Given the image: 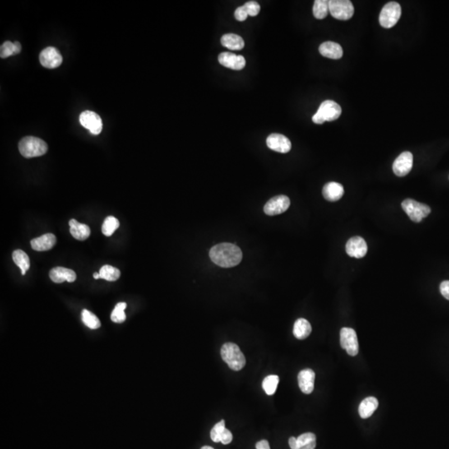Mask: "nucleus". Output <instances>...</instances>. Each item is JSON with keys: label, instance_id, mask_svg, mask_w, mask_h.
<instances>
[{"label": "nucleus", "instance_id": "nucleus-27", "mask_svg": "<svg viewBox=\"0 0 449 449\" xmlns=\"http://www.w3.org/2000/svg\"><path fill=\"white\" fill-rule=\"evenodd\" d=\"M330 12V1L328 0H316L313 7L314 16L317 19H323L327 17Z\"/></svg>", "mask_w": 449, "mask_h": 449}, {"label": "nucleus", "instance_id": "nucleus-17", "mask_svg": "<svg viewBox=\"0 0 449 449\" xmlns=\"http://www.w3.org/2000/svg\"><path fill=\"white\" fill-rule=\"evenodd\" d=\"M49 277L52 281L57 284L62 282H73L76 280V273L72 270L64 267H55L52 269L49 272Z\"/></svg>", "mask_w": 449, "mask_h": 449}, {"label": "nucleus", "instance_id": "nucleus-35", "mask_svg": "<svg viewBox=\"0 0 449 449\" xmlns=\"http://www.w3.org/2000/svg\"><path fill=\"white\" fill-rule=\"evenodd\" d=\"M244 7L246 9L249 16L251 17H255L256 15H258L261 10V6L256 1H249L244 5Z\"/></svg>", "mask_w": 449, "mask_h": 449}, {"label": "nucleus", "instance_id": "nucleus-13", "mask_svg": "<svg viewBox=\"0 0 449 449\" xmlns=\"http://www.w3.org/2000/svg\"><path fill=\"white\" fill-rule=\"evenodd\" d=\"M266 145L270 150L280 153H289L291 149V142L289 139L281 134H270L266 139Z\"/></svg>", "mask_w": 449, "mask_h": 449}, {"label": "nucleus", "instance_id": "nucleus-29", "mask_svg": "<svg viewBox=\"0 0 449 449\" xmlns=\"http://www.w3.org/2000/svg\"><path fill=\"white\" fill-rule=\"evenodd\" d=\"M299 449H315L316 447V436L312 432H306L298 438Z\"/></svg>", "mask_w": 449, "mask_h": 449}, {"label": "nucleus", "instance_id": "nucleus-3", "mask_svg": "<svg viewBox=\"0 0 449 449\" xmlns=\"http://www.w3.org/2000/svg\"><path fill=\"white\" fill-rule=\"evenodd\" d=\"M19 150L24 158H38L47 153L48 145L38 137L25 136L19 141Z\"/></svg>", "mask_w": 449, "mask_h": 449}, {"label": "nucleus", "instance_id": "nucleus-24", "mask_svg": "<svg viewBox=\"0 0 449 449\" xmlns=\"http://www.w3.org/2000/svg\"><path fill=\"white\" fill-rule=\"evenodd\" d=\"M312 327L308 320L301 318L294 322L293 334L298 339H305L311 335Z\"/></svg>", "mask_w": 449, "mask_h": 449}, {"label": "nucleus", "instance_id": "nucleus-34", "mask_svg": "<svg viewBox=\"0 0 449 449\" xmlns=\"http://www.w3.org/2000/svg\"><path fill=\"white\" fill-rule=\"evenodd\" d=\"M224 420H221L219 423H216L212 429L210 431V438L212 439L213 442H220V437L221 432H223L226 426H224Z\"/></svg>", "mask_w": 449, "mask_h": 449}, {"label": "nucleus", "instance_id": "nucleus-1", "mask_svg": "<svg viewBox=\"0 0 449 449\" xmlns=\"http://www.w3.org/2000/svg\"><path fill=\"white\" fill-rule=\"evenodd\" d=\"M210 260L220 267L231 268L239 265L242 260V251L234 244L220 243L210 249Z\"/></svg>", "mask_w": 449, "mask_h": 449}, {"label": "nucleus", "instance_id": "nucleus-12", "mask_svg": "<svg viewBox=\"0 0 449 449\" xmlns=\"http://www.w3.org/2000/svg\"><path fill=\"white\" fill-rule=\"evenodd\" d=\"M413 154L410 152H404L396 158L393 164V171L398 177H405L413 168Z\"/></svg>", "mask_w": 449, "mask_h": 449}, {"label": "nucleus", "instance_id": "nucleus-16", "mask_svg": "<svg viewBox=\"0 0 449 449\" xmlns=\"http://www.w3.org/2000/svg\"><path fill=\"white\" fill-rule=\"evenodd\" d=\"M315 380H316V373L311 368H306L300 372L298 375V383L302 393L310 394L313 392Z\"/></svg>", "mask_w": 449, "mask_h": 449}, {"label": "nucleus", "instance_id": "nucleus-19", "mask_svg": "<svg viewBox=\"0 0 449 449\" xmlns=\"http://www.w3.org/2000/svg\"><path fill=\"white\" fill-rule=\"evenodd\" d=\"M323 196L329 201H337L344 193V187L338 182H329L323 187Z\"/></svg>", "mask_w": 449, "mask_h": 449}, {"label": "nucleus", "instance_id": "nucleus-38", "mask_svg": "<svg viewBox=\"0 0 449 449\" xmlns=\"http://www.w3.org/2000/svg\"><path fill=\"white\" fill-rule=\"evenodd\" d=\"M440 291H441L442 296L449 301V280H445L441 283Z\"/></svg>", "mask_w": 449, "mask_h": 449}, {"label": "nucleus", "instance_id": "nucleus-11", "mask_svg": "<svg viewBox=\"0 0 449 449\" xmlns=\"http://www.w3.org/2000/svg\"><path fill=\"white\" fill-rule=\"evenodd\" d=\"M39 61L43 67L53 69L62 64V57L57 48L48 47L41 52Z\"/></svg>", "mask_w": 449, "mask_h": 449}, {"label": "nucleus", "instance_id": "nucleus-37", "mask_svg": "<svg viewBox=\"0 0 449 449\" xmlns=\"http://www.w3.org/2000/svg\"><path fill=\"white\" fill-rule=\"evenodd\" d=\"M232 439H233V436H232V432L228 430L227 428H224L220 435V442L224 445L229 444L232 442Z\"/></svg>", "mask_w": 449, "mask_h": 449}, {"label": "nucleus", "instance_id": "nucleus-5", "mask_svg": "<svg viewBox=\"0 0 449 449\" xmlns=\"http://www.w3.org/2000/svg\"><path fill=\"white\" fill-rule=\"evenodd\" d=\"M402 208L407 213V215H409L410 220L416 223L420 222L423 218L427 217L431 212L429 206L412 199L404 200L402 202Z\"/></svg>", "mask_w": 449, "mask_h": 449}, {"label": "nucleus", "instance_id": "nucleus-28", "mask_svg": "<svg viewBox=\"0 0 449 449\" xmlns=\"http://www.w3.org/2000/svg\"><path fill=\"white\" fill-rule=\"evenodd\" d=\"M99 274L101 279H104L108 281H116L119 279L121 275V272L118 269L109 265H103L100 269Z\"/></svg>", "mask_w": 449, "mask_h": 449}, {"label": "nucleus", "instance_id": "nucleus-39", "mask_svg": "<svg viewBox=\"0 0 449 449\" xmlns=\"http://www.w3.org/2000/svg\"><path fill=\"white\" fill-rule=\"evenodd\" d=\"M256 449H270V443L267 440H261L256 444Z\"/></svg>", "mask_w": 449, "mask_h": 449}, {"label": "nucleus", "instance_id": "nucleus-33", "mask_svg": "<svg viewBox=\"0 0 449 449\" xmlns=\"http://www.w3.org/2000/svg\"><path fill=\"white\" fill-rule=\"evenodd\" d=\"M127 307V304L124 302L117 304V306H115L114 310L112 311L111 315V320L114 323L124 322L126 320V315H125V309Z\"/></svg>", "mask_w": 449, "mask_h": 449}, {"label": "nucleus", "instance_id": "nucleus-7", "mask_svg": "<svg viewBox=\"0 0 449 449\" xmlns=\"http://www.w3.org/2000/svg\"><path fill=\"white\" fill-rule=\"evenodd\" d=\"M330 13L335 19L348 20L354 15V6L349 0H331L330 1Z\"/></svg>", "mask_w": 449, "mask_h": 449}, {"label": "nucleus", "instance_id": "nucleus-21", "mask_svg": "<svg viewBox=\"0 0 449 449\" xmlns=\"http://www.w3.org/2000/svg\"><path fill=\"white\" fill-rule=\"evenodd\" d=\"M70 233L75 239L79 241H85L91 234L89 226L82 224L74 219L69 220Z\"/></svg>", "mask_w": 449, "mask_h": 449}, {"label": "nucleus", "instance_id": "nucleus-22", "mask_svg": "<svg viewBox=\"0 0 449 449\" xmlns=\"http://www.w3.org/2000/svg\"><path fill=\"white\" fill-rule=\"evenodd\" d=\"M379 407V401L375 397H368L361 402L358 407V413L362 418H368L373 415Z\"/></svg>", "mask_w": 449, "mask_h": 449}, {"label": "nucleus", "instance_id": "nucleus-14", "mask_svg": "<svg viewBox=\"0 0 449 449\" xmlns=\"http://www.w3.org/2000/svg\"><path fill=\"white\" fill-rule=\"evenodd\" d=\"M346 252L349 256L354 258H363L368 251L365 241L360 237H352L347 242Z\"/></svg>", "mask_w": 449, "mask_h": 449}, {"label": "nucleus", "instance_id": "nucleus-15", "mask_svg": "<svg viewBox=\"0 0 449 449\" xmlns=\"http://www.w3.org/2000/svg\"><path fill=\"white\" fill-rule=\"evenodd\" d=\"M220 64L233 70H242L246 67V59L242 55H237L229 52L220 53L218 57Z\"/></svg>", "mask_w": 449, "mask_h": 449}, {"label": "nucleus", "instance_id": "nucleus-32", "mask_svg": "<svg viewBox=\"0 0 449 449\" xmlns=\"http://www.w3.org/2000/svg\"><path fill=\"white\" fill-rule=\"evenodd\" d=\"M119 220H117V218L114 216H108L102 227L103 235H105L106 237H111L115 231L119 227Z\"/></svg>", "mask_w": 449, "mask_h": 449}, {"label": "nucleus", "instance_id": "nucleus-20", "mask_svg": "<svg viewBox=\"0 0 449 449\" xmlns=\"http://www.w3.org/2000/svg\"><path fill=\"white\" fill-rule=\"evenodd\" d=\"M319 51L321 55L332 59H339L343 56V48L341 46L334 42L323 43L320 46Z\"/></svg>", "mask_w": 449, "mask_h": 449}, {"label": "nucleus", "instance_id": "nucleus-30", "mask_svg": "<svg viewBox=\"0 0 449 449\" xmlns=\"http://www.w3.org/2000/svg\"><path fill=\"white\" fill-rule=\"evenodd\" d=\"M280 379L277 375H269L263 380L262 388L267 395H273L277 389Z\"/></svg>", "mask_w": 449, "mask_h": 449}, {"label": "nucleus", "instance_id": "nucleus-25", "mask_svg": "<svg viewBox=\"0 0 449 449\" xmlns=\"http://www.w3.org/2000/svg\"><path fill=\"white\" fill-rule=\"evenodd\" d=\"M13 260L15 265L21 269L22 275H25L27 270L30 267V261L28 255L24 251L17 250L13 252Z\"/></svg>", "mask_w": 449, "mask_h": 449}, {"label": "nucleus", "instance_id": "nucleus-10", "mask_svg": "<svg viewBox=\"0 0 449 449\" xmlns=\"http://www.w3.org/2000/svg\"><path fill=\"white\" fill-rule=\"evenodd\" d=\"M290 206L289 197L284 195L276 196L270 199L264 206V212L268 215H280Z\"/></svg>", "mask_w": 449, "mask_h": 449}, {"label": "nucleus", "instance_id": "nucleus-26", "mask_svg": "<svg viewBox=\"0 0 449 449\" xmlns=\"http://www.w3.org/2000/svg\"><path fill=\"white\" fill-rule=\"evenodd\" d=\"M21 44L19 42L11 43L10 41H6L1 45L0 57L2 58L10 57V56L19 54L21 52Z\"/></svg>", "mask_w": 449, "mask_h": 449}, {"label": "nucleus", "instance_id": "nucleus-23", "mask_svg": "<svg viewBox=\"0 0 449 449\" xmlns=\"http://www.w3.org/2000/svg\"><path fill=\"white\" fill-rule=\"evenodd\" d=\"M220 43L224 48L231 50H242L245 47L243 38L234 34H224L220 39Z\"/></svg>", "mask_w": 449, "mask_h": 449}, {"label": "nucleus", "instance_id": "nucleus-9", "mask_svg": "<svg viewBox=\"0 0 449 449\" xmlns=\"http://www.w3.org/2000/svg\"><path fill=\"white\" fill-rule=\"evenodd\" d=\"M79 122L83 127L89 130L92 134L98 135L103 130V121L99 115L92 111L82 112Z\"/></svg>", "mask_w": 449, "mask_h": 449}, {"label": "nucleus", "instance_id": "nucleus-6", "mask_svg": "<svg viewBox=\"0 0 449 449\" xmlns=\"http://www.w3.org/2000/svg\"><path fill=\"white\" fill-rule=\"evenodd\" d=\"M401 6L396 2L388 3L381 10L380 23L385 29H391L401 17Z\"/></svg>", "mask_w": 449, "mask_h": 449}, {"label": "nucleus", "instance_id": "nucleus-18", "mask_svg": "<svg viewBox=\"0 0 449 449\" xmlns=\"http://www.w3.org/2000/svg\"><path fill=\"white\" fill-rule=\"evenodd\" d=\"M57 242V238L55 236L51 233L43 235L42 237H38L32 240L31 246L34 251H49L55 246Z\"/></svg>", "mask_w": 449, "mask_h": 449}, {"label": "nucleus", "instance_id": "nucleus-2", "mask_svg": "<svg viewBox=\"0 0 449 449\" xmlns=\"http://www.w3.org/2000/svg\"><path fill=\"white\" fill-rule=\"evenodd\" d=\"M223 361L232 370L240 371L246 365V358L240 347L234 343L223 344L220 349Z\"/></svg>", "mask_w": 449, "mask_h": 449}, {"label": "nucleus", "instance_id": "nucleus-41", "mask_svg": "<svg viewBox=\"0 0 449 449\" xmlns=\"http://www.w3.org/2000/svg\"><path fill=\"white\" fill-rule=\"evenodd\" d=\"M94 279H96V280H98V279H99V278H100V274H99V273H97V272L94 273Z\"/></svg>", "mask_w": 449, "mask_h": 449}, {"label": "nucleus", "instance_id": "nucleus-40", "mask_svg": "<svg viewBox=\"0 0 449 449\" xmlns=\"http://www.w3.org/2000/svg\"><path fill=\"white\" fill-rule=\"evenodd\" d=\"M289 447L291 449H299V445H298V441L295 437H289Z\"/></svg>", "mask_w": 449, "mask_h": 449}, {"label": "nucleus", "instance_id": "nucleus-36", "mask_svg": "<svg viewBox=\"0 0 449 449\" xmlns=\"http://www.w3.org/2000/svg\"><path fill=\"white\" fill-rule=\"evenodd\" d=\"M248 16V14L246 12V9L244 7V5L237 8V10L235 11V18H236V19L238 20V21H245Z\"/></svg>", "mask_w": 449, "mask_h": 449}, {"label": "nucleus", "instance_id": "nucleus-8", "mask_svg": "<svg viewBox=\"0 0 449 449\" xmlns=\"http://www.w3.org/2000/svg\"><path fill=\"white\" fill-rule=\"evenodd\" d=\"M340 345L349 355L356 356L358 354V337L354 329L342 328L340 330Z\"/></svg>", "mask_w": 449, "mask_h": 449}, {"label": "nucleus", "instance_id": "nucleus-4", "mask_svg": "<svg viewBox=\"0 0 449 449\" xmlns=\"http://www.w3.org/2000/svg\"><path fill=\"white\" fill-rule=\"evenodd\" d=\"M342 113L341 107L334 101L326 100L321 103L318 111L312 117L316 124H323L325 122H332L338 119Z\"/></svg>", "mask_w": 449, "mask_h": 449}, {"label": "nucleus", "instance_id": "nucleus-42", "mask_svg": "<svg viewBox=\"0 0 449 449\" xmlns=\"http://www.w3.org/2000/svg\"><path fill=\"white\" fill-rule=\"evenodd\" d=\"M201 449H214L213 447H210V446H204V447H201Z\"/></svg>", "mask_w": 449, "mask_h": 449}, {"label": "nucleus", "instance_id": "nucleus-31", "mask_svg": "<svg viewBox=\"0 0 449 449\" xmlns=\"http://www.w3.org/2000/svg\"><path fill=\"white\" fill-rule=\"evenodd\" d=\"M82 320L86 326L92 330H97L98 328H100L101 322L99 319L88 310L82 311Z\"/></svg>", "mask_w": 449, "mask_h": 449}]
</instances>
